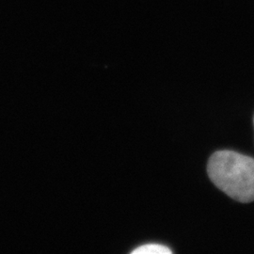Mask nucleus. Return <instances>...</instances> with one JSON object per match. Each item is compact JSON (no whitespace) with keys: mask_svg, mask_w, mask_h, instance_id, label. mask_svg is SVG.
<instances>
[{"mask_svg":"<svg viewBox=\"0 0 254 254\" xmlns=\"http://www.w3.org/2000/svg\"><path fill=\"white\" fill-rule=\"evenodd\" d=\"M211 181L232 199L254 200V158L234 151H218L209 159Z\"/></svg>","mask_w":254,"mask_h":254,"instance_id":"nucleus-1","label":"nucleus"},{"mask_svg":"<svg viewBox=\"0 0 254 254\" xmlns=\"http://www.w3.org/2000/svg\"><path fill=\"white\" fill-rule=\"evenodd\" d=\"M132 254H171L172 251L166 246L159 244H147L140 246L135 249Z\"/></svg>","mask_w":254,"mask_h":254,"instance_id":"nucleus-2","label":"nucleus"}]
</instances>
